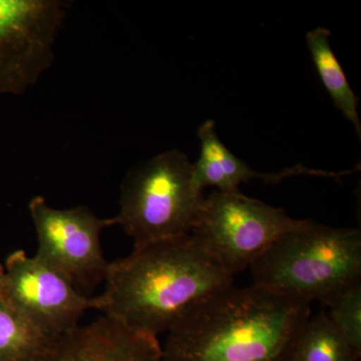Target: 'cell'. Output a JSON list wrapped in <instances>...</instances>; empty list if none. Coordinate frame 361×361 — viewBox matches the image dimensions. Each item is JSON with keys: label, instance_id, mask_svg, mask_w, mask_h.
I'll use <instances>...</instances> for the list:
<instances>
[{"label": "cell", "instance_id": "cell-1", "mask_svg": "<svg viewBox=\"0 0 361 361\" xmlns=\"http://www.w3.org/2000/svg\"><path fill=\"white\" fill-rule=\"evenodd\" d=\"M104 282L102 294L92 297V310L132 331L158 337L231 286L233 276L190 234L134 247L110 262Z\"/></svg>", "mask_w": 361, "mask_h": 361}, {"label": "cell", "instance_id": "cell-2", "mask_svg": "<svg viewBox=\"0 0 361 361\" xmlns=\"http://www.w3.org/2000/svg\"><path fill=\"white\" fill-rule=\"evenodd\" d=\"M311 317L306 299L266 287L213 294L168 331L164 361H291Z\"/></svg>", "mask_w": 361, "mask_h": 361}, {"label": "cell", "instance_id": "cell-3", "mask_svg": "<svg viewBox=\"0 0 361 361\" xmlns=\"http://www.w3.org/2000/svg\"><path fill=\"white\" fill-rule=\"evenodd\" d=\"M250 268L253 284L327 305L360 281V230L302 220Z\"/></svg>", "mask_w": 361, "mask_h": 361}, {"label": "cell", "instance_id": "cell-4", "mask_svg": "<svg viewBox=\"0 0 361 361\" xmlns=\"http://www.w3.org/2000/svg\"><path fill=\"white\" fill-rule=\"evenodd\" d=\"M202 192L189 158L180 149L164 152L126 174L114 225L122 227L135 247L187 236L196 222Z\"/></svg>", "mask_w": 361, "mask_h": 361}, {"label": "cell", "instance_id": "cell-5", "mask_svg": "<svg viewBox=\"0 0 361 361\" xmlns=\"http://www.w3.org/2000/svg\"><path fill=\"white\" fill-rule=\"evenodd\" d=\"M302 220L240 192H212L204 197L191 235L211 257L234 277L250 268L285 233Z\"/></svg>", "mask_w": 361, "mask_h": 361}, {"label": "cell", "instance_id": "cell-6", "mask_svg": "<svg viewBox=\"0 0 361 361\" xmlns=\"http://www.w3.org/2000/svg\"><path fill=\"white\" fill-rule=\"evenodd\" d=\"M66 14L59 0H0V96H20L51 68Z\"/></svg>", "mask_w": 361, "mask_h": 361}, {"label": "cell", "instance_id": "cell-7", "mask_svg": "<svg viewBox=\"0 0 361 361\" xmlns=\"http://www.w3.org/2000/svg\"><path fill=\"white\" fill-rule=\"evenodd\" d=\"M28 212L37 233V257L80 292L82 287L90 290L104 281L110 262L104 258L101 235L114 225L113 218L97 217L87 206L52 208L42 196L33 197Z\"/></svg>", "mask_w": 361, "mask_h": 361}, {"label": "cell", "instance_id": "cell-8", "mask_svg": "<svg viewBox=\"0 0 361 361\" xmlns=\"http://www.w3.org/2000/svg\"><path fill=\"white\" fill-rule=\"evenodd\" d=\"M4 270V300L52 341L77 329L92 310V297L37 255L14 251L7 256Z\"/></svg>", "mask_w": 361, "mask_h": 361}, {"label": "cell", "instance_id": "cell-9", "mask_svg": "<svg viewBox=\"0 0 361 361\" xmlns=\"http://www.w3.org/2000/svg\"><path fill=\"white\" fill-rule=\"evenodd\" d=\"M158 337L126 329L106 316L51 342L35 361H161Z\"/></svg>", "mask_w": 361, "mask_h": 361}, {"label": "cell", "instance_id": "cell-10", "mask_svg": "<svg viewBox=\"0 0 361 361\" xmlns=\"http://www.w3.org/2000/svg\"><path fill=\"white\" fill-rule=\"evenodd\" d=\"M198 137L201 142L200 157L193 164V170L195 183L202 191L207 187H214L217 191L238 192L242 183L253 179L277 184L294 176L310 175L339 179L342 176L351 173V171L326 172L306 168L303 165H296L278 173H260L249 167L245 161L240 160L223 144L216 132L214 121H207L199 128Z\"/></svg>", "mask_w": 361, "mask_h": 361}, {"label": "cell", "instance_id": "cell-11", "mask_svg": "<svg viewBox=\"0 0 361 361\" xmlns=\"http://www.w3.org/2000/svg\"><path fill=\"white\" fill-rule=\"evenodd\" d=\"M331 33L327 28L317 27L306 35V42L318 75L337 110L341 111L355 126L358 137L361 135V123L358 115L360 97L349 85L343 68L330 47Z\"/></svg>", "mask_w": 361, "mask_h": 361}, {"label": "cell", "instance_id": "cell-12", "mask_svg": "<svg viewBox=\"0 0 361 361\" xmlns=\"http://www.w3.org/2000/svg\"><path fill=\"white\" fill-rule=\"evenodd\" d=\"M360 355L322 311L304 325L294 343L291 361H358Z\"/></svg>", "mask_w": 361, "mask_h": 361}, {"label": "cell", "instance_id": "cell-13", "mask_svg": "<svg viewBox=\"0 0 361 361\" xmlns=\"http://www.w3.org/2000/svg\"><path fill=\"white\" fill-rule=\"evenodd\" d=\"M52 341L0 297V360L35 361Z\"/></svg>", "mask_w": 361, "mask_h": 361}, {"label": "cell", "instance_id": "cell-14", "mask_svg": "<svg viewBox=\"0 0 361 361\" xmlns=\"http://www.w3.org/2000/svg\"><path fill=\"white\" fill-rule=\"evenodd\" d=\"M327 306L334 326L361 355V282L349 285L336 294Z\"/></svg>", "mask_w": 361, "mask_h": 361}, {"label": "cell", "instance_id": "cell-15", "mask_svg": "<svg viewBox=\"0 0 361 361\" xmlns=\"http://www.w3.org/2000/svg\"><path fill=\"white\" fill-rule=\"evenodd\" d=\"M4 278H6V270L2 265H0V297L4 293Z\"/></svg>", "mask_w": 361, "mask_h": 361}, {"label": "cell", "instance_id": "cell-16", "mask_svg": "<svg viewBox=\"0 0 361 361\" xmlns=\"http://www.w3.org/2000/svg\"><path fill=\"white\" fill-rule=\"evenodd\" d=\"M0 361H11V360H0Z\"/></svg>", "mask_w": 361, "mask_h": 361}, {"label": "cell", "instance_id": "cell-17", "mask_svg": "<svg viewBox=\"0 0 361 361\" xmlns=\"http://www.w3.org/2000/svg\"><path fill=\"white\" fill-rule=\"evenodd\" d=\"M161 361H164V360H163V358H161Z\"/></svg>", "mask_w": 361, "mask_h": 361}]
</instances>
